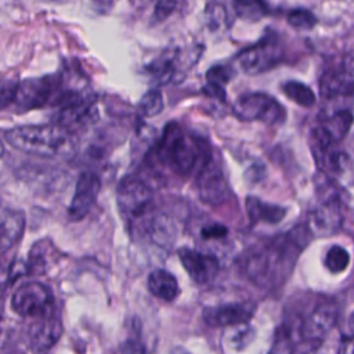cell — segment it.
I'll return each mask as SVG.
<instances>
[{"label":"cell","mask_w":354,"mask_h":354,"mask_svg":"<svg viewBox=\"0 0 354 354\" xmlns=\"http://www.w3.org/2000/svg\"><path fill=\"white\" fill-rule=\"evenodd\" d=\"M297 230L275 238L268 246L253 252L245 264L249 279L261 288L283 283L295 267L296 259L307 242L301 241Z\"/></svg>","instance_id":"cell-1"},{"label":"cell","mask_w":354,"mask_h":354,"mask_svg":"<svg viewBox=\"0 0 354 354\" xmlns=\"http://www.w3.org/2000/svg\"><path fill=\"white\" fill-rule=\"evenodd\" d=\"M7 142L15 149L41 158H66L75 152V133L59 123L26 124L7 130Z\"/></svg>","instance_id":"cell-2"},{"label":"cell","mask_w":354,"mask_h":354,"mask_svg":"<svg viewBox=\"0 0 354 354\" xmlns=\"http://www.w3.org/2000/svg\"><path fill=\"white\" fill-rule=\"evenodd\" d=\"M158 156L174 173L189 174L203 156L202 144L194 137L187 136L180 124L169 123L158 145Z\"/></svg>","instance_id":"cell-3"},{"label":"cell","mask_w":354,"mask_h":354,"mask_svg":"<svg viewBox=\"0 0 354 354\" xmlns=\"http://www.w3.org/2000/svg\"><path fill=\"white\" fill-rule=\"evenodd\" d=\"M64 90L65 87L61 76L48 75L41 77H29L17 84L11 104L18 112H26L46 105L57 106Z\"/></svg>","instance_id":"cell-4"},{"label":"cell","mask_w":354,"mask_h":354,"mask_svg":"<svg viewBox=\"0 0 354 354\" xmlns=\"http://www.w3.org/2000/svg\"><path fill=\"white\" fill-rule=\"evenodd\" d=\"M116 201L123 218L130 225H136L149 213L152 192L141 178L127 176L118 185Z\"/></svg>","instance_id":"cell-5"},{"label":"cell","mask_w":354,"mask_h":354,"mask_svg":"<svg viewBox=\"0 0 354 354\" xmlns=\"http://www.w3.org/2000/svg\"><path fill=\"white\" fill-rule=\"evenodd\" d=\"M11 308L24 318L36 319L54 313L55 300L48 286L32 281L15 289L11 297Z\"/></svg>","instance_id":"cell-6"},{"label":"cell","mask_w":354,"mask_h":354,"mask_svg":"<svg viewBox=\"0 0 354 354\" xmlns=\"http://www.w3.org/2000/svg\"><path fill=\"white\" fill-rule=\"evenodd\" d=\"M234 115L245 122H263L266 124H282L286 119L285 108L271 95L264 93H248L241 95L234 106Z\"/></svg>","instance_id":"cell-7"},{"label":"cell","mask_w":354,"mask_h":354,"mask_svg":"<svg viewBox=\"0 0 354 354\" xmlns=\"http://www.w3.org/2000/svg\"><path fill=\"white\" fill-rule=\"evenodd\" d=\"M199 58V53H195V47L192 51L184 53L183 50H169L162 54L159 58L153 59L149 65H147V72L151 80L155 84H167L177 79H184V73L189 69L196 59Z\"/></svg>","instance_id":"cell-8"},{"label":"cell","mask_w":354,"mask_h":354,"mask_svg":"<svg viewBox=\"0 0 354 354\" xmlns=\"http://www.w3.org/2000/svg\"><path fill=\"white\" fill-rule=\"evenodd\" d=\"M282 58V48L274 36H267L257 44L236 54L235 59L242 72L259 75L274 68Z\"/></svg>","instance_id":"cell-9"},{"label":"cell","mask_w":354,"mask_h":354,"mask_svg":"<svg viewBox=\"0 0 354 354\" xmlns=\"http://www.w3.org/2000/svg\"><path fill=\"white\" fill-rule=\"evenodd\" d=\"M198 192L202 201L216 206L225 202L228 196V185L218 163L209 155L201 166L196 178Z\"/></svg>","instance_id":"cell-10"},{"label":"cell","mask_w":354,"mask_h":354,"mask_svg":"<svg viewBox=\"0 0 354 354\" xmlns=\"http://www.w3.org/2000/svg\"><path fill=\"white\" fill-rule=\"evenodd\" d=\"M101 189V178L93 170H84L79 174L75 192L68 207V217L72 221L83 220L94 206Z\"/></svg>","instance_id":"cell-11"},{"label":"cell","mask_w":354,"mask_h":354,"mask_svg":"<svg viewBox=\"0 0 354 354\" xmlns=\"http://www.w3.org/2000/svg\"><path fill=\"white\" fill-rule=\"evenodd\" d=\"M342 223L343 213L339 201L336 198H328L310 210L307 228L315 236H326L336 232Z\"/></svg>","instance_id":"cell-12"},{"label":"cell","mask_w":354,"mask_h":354,"mask_svg":"<svg viewBox=\"0 0 354 354\" xmlns=\"http://www.w3.org/2000/svg\"><path fill=\"white\" fill-rule=\"evenodd\" d=\"M177 254L187 274L196 283H207L218 272V260L209 253H203L196 249L181 248L178 249Z\"/></svg>","instance_id":"cell-13"},{"label":"cell","mask_w":354,"mask_h":354,"mask_svg":"<svg viewBox=\"0 0 354 354\" xmlns=\"http://www.w3.org/2000/svg\"><path fill=\"white\" fill-rule=\"evenodd\" d=\"M310 148L314 160L322 171H339L342 169V152L337 151V142L332 140L319 126L310 134Z\"/></svg>","instance_id":"cell-14"},{"label":"cell","mask_w":354,"mask_h":354,"mask_svg":"<svg viewBox=\"0 0 354 354\" xmlns=\"http://www.w3.org/2000/svg\"><path fill=\"white\" fill-rule=\"evenodd\" d=\"M254 313L253 303H228L203 310V321L210 326H234L248 324Z\"/></svg>","instance_id":"cell-15"},{"label":"cell","mask_w":354,"mask_h":354,"mask_svg":"<svg viewBox=\"0 0 354 354\" xmlns=\"http://www.w3.org/2000/svg\"><path fill=\"white\" fill-rule=\"evenodd\" d=\"M339 317L337 304L325 301L318 304L301 325V336L307 340H321L329 335Z\"/></svg>","instance_id":"cell-16"},{"label":"cell","mask_w":354,"mask_h":354,"mask_svg":"<svg viewBox=\"0 0 354 354\" xmlns=\"http://www.w3.org/2000/svg\"><path fill=\"white\" fill-rule=\"evenodd\" d=\"M62 333L61 318L57 311L41 318L30 319L29 337L35 347L47 350L53 347Z\"/></svg>","instance_id":"cell-17"},{"label":"cell","mask_w":354,"mask_h":354,"mask_svg":"<svg viewBox=\"0 0 354 354\" xmlns=\"http://www.w3.org/2000/svg\"><path fill=\"white\" fill-rule=\"evenodd\" d=\"M354 93V79L344 69H332L321 79V94L325 98L348 97Z\"/></svg>","instance_id":"cell-18"},{"label":"cell","mask_w":354,"mask_h":354,"mask_svg":"<svg viewBox=\"0 0 354 354\" xmlns=\"http://www.w3.org/2000/svg\"><path fill=\"white\" fill-rule=\"evenodd\" d=\"M57 261V249L48 239L37 241L29 253L26 263V274H44Z\"/></svg>","instance_id":"cell-19"},{"label":"cell","mask_w":354,"mask_h":354,"mask_svg":"<svg viewBox=\"0 0 354 354\" xmlns=\"http://www.w3.org/2000/svg\"><path fill=\"white\" fill-rule=\"evenodd\" d=\"M246 212L252 224H256V223L275 224V223H279L286 213L283 207L267 203L256 196L246 198Z\"/></svg>","instance_id":"cell-20"},{"label":"cell","mask_w":354,"mask_h":354,"mask_svg":"<svg viewBox=\"0 0 354 354\" xmlns=\"http://www.w3.org/2000/svg\"><path fill=\"white\" fill-rule=\"evenodd\" d=\"M148 289L155 297L165 301L174 300L180 293L176 277L166 270H155L149 274Z\"/></svg>","instance_id":"cell-21"},{"label":"cell","mask_w":354,"mask_h":354,"mask_svg":"<svg viewBox=\"0 0 354 354\" xmlns=\"http://www.w3.org/2000/svg\"><path fill=\"white\" fill-rule=\"evenodd\" d=\"M353 115L347 109L336 111L328 116H325L319 124V127L336 142L342 141L348 133L353 124Z\"/></svg>","instance_id":"cell-22"},{"label":"cell","mask_w":354,"mask_h":354,"mask_svg":"<svg viewBox=\"0 0 354 354\" xmlns=\"http://www.w3.org/2000/svg\"><path fill=\"white\" fill-rule=\"evenodd\" d=\"M234 11L243 21L257 22L270 12V8L266 0H234Z\"/></svg>","instance_id":"cell-23"},{"label":"cell","mask_w":354,"mask_h":354,"mask_svg":"<svg viewBox=\"0 0 354 354\" xmlns=\"http://www.w3.org/2000/svg\"><path fill=\"white\" fill-rule=\"evenodd\" d=\"M282 91L285 93V95L295 101L296 104L301 105V106H313L315 104V94L314 91L304 83H300V82H295V80H290V82H286L283 86H282Z\"/></svg>","instance_id":"cell-24"},{"label":"cell","mask_w":354,"mask_h":354,"mask_svg":"<svg viewBox=\"0 0 354 354\" xmlns=\"http://www.w3.org/2000/svg\"><path fill=\"white\" fill-rule=\"evenodd\" d=\"M254 337V330L248 324L228 326L224 333V342L232 350L245 348Z\"/></svg>","instance_id":"cell-25"},{"label":"cell","mask_w":354,"mask_h":354,"mask_svg":"<svg viewBox=\"0 0 354 354\" xmlns=\"http://www.w3.org/2000/svg\"><path fill=\"white\" fill-rule=\"evenodd\" d=\"M205 14H206V22H207V26L210 30L218 32V30L227 28L228 15H227V11L223 4L217 3V1H209L206 4Z\"/></svg>","instance_id":"cell-26"},{"label":"cell","mask_w":354,"mask_h":354,"mask_svg":"<svg viewBox=\"0 0 354 354\" xmlns=\"http://www.w3.org/2000/svg\"><path fill=\"white\" fill-rule=\"evenodd\" d=\"M293 336L286 325H281L274 336V342L268 354H293Z\"/></svg>","instance_id":"cell-27"},{"label":"cell","mask_w":354,"mask_h":354,"mask_svg":"<svg viewBox=\"0 0 354 354\" xmlns=\"http://www.w3.org/2000/svg\"><path fill=\"white\" fill-rule=\"evenodd\" d=\"M350 263L348 252L342 246H332L325 256V266L330 272H342Z\"/></svg>","instance_id":"cell-28"},{"label":"cell","mask_w":354,"mask_h":354,"mask_svg":"<svg viewBox=\"0 0 354 354\" xmlns=\"http://www.w3.org/2000/svg\"><path fill=\"white\" fill-rule=\"evenodd\" d=\"M138 108H140V112L147 118L156 116L158 113H160L163 109V98L160 91L159 90L147 91L142 95Z\"/></svg>","instance_id":"cell-29"},{"label":"cell","mask_w":354,"mask_h":354,"mask_svg":"<svg viewBox=\"0 0 354 354\" xmlns=\"http://www.w3.org/2000/svg\"><path fill=\"white\" fill-rule=\"evenodd\" d=\"M288 24L296 29H301V30H308L313 29L317 24V18L315 15L308 11V10H293L288 14Z\"/></svg>","instance_id":"cell-30"},{"label":"cell","mask_w":354,"mask_h":354,"mask_svg":"<svg viewBox=\"0 0 354 354\" xmlns=\"http://www.w3.org/2000/svg\"><path fill=\"white\" fill-rule=\"evenodd\" d=\"M231 76H232L231 68L224 66V65H214L206 73L207 83H213V84H217L221 87H224V84H227L230 82Z\"/></svg>","instance_id":"cell-31"},{"label":"cell","mask_w":354,"mask_h":354,"mask_svg":"<svg viewBox=\"0 0 354 354\" xmlns=\"http://www.w3.org/2000/svg\"><path fill=\"white\" fill-rule=\"evenodd\" d=\"M152 1L155 4L153 17L158 21H163L165 18L171 15L181 3V0H152Z\"/></svg>","instance_id":"cell-32"},{"label":"cell","mask_w":354,"mask_h":354,"mask_svg":"<svg viewBox=\"0 0 354 354\" xmlns=\"http://www.w3.org/2000/svg\"><path fill=\"white\" fill-rule=\"evenodd\" d=\"M17 84L18 83L11 80H0V109L8 106L12 102Z\"/></svg>","instance_id":"cell-33"},{"label":"cell","mask_w":354,"mask_h":354,"mask_svg":"<svg viewBox=\"0 0 354 354\" xmlns=\"http://www.w3.org/2000/svg\"><path fill=\"white\" fill-rule=\"evenodd\" d=\"M228 232L227 227L223 224H212V225H206L202 228L201 234L203 236V239H216V238H223L225 236Z\"/></svg>","instance_id":"cell-34"},{"label":"cell","mask_w":354,"mask_h":354,"mask_svg":"<svg viewBox=\"0 0 354 354\" xmlns=\"http://www.w3.org/2000/svg\"><path fill=\"white\" fill-rule=\"evenodd\" d=\"M90 6L98 14H108L112 10L113 0H90Z\"/></svg>","instance_id":"cell-35"},{"label":"cell","mask_w":354,"mask_h":354,"mask_svg":"<svg viewBox=\"0 0 354 354\" xmlns=\"http://www.w3.org/2000/svg\"><path fill=\"white\" fill-rule=\"evenodd\" d=\"M340 354H354V335H350L342 340Z\"/></svg>","instance_id":"cell-36"},{"label":"cell","mask_w":354,"mask_h":354,"mask_svg":"<svg viewBox=\"0 0 354 354\" xmlns=\"http://www.w3.org/2000/svg\"><path fill=\"white\" fill-rule=\"evenodd\" d=\"M304 354H326V351H324L322 348L317 347V348H311V350H308V351H307V353H304Z\"/></svg>","instance_id":"cell-37"},{"label":"cell","mask_w":354,"mask_h":354,"mask_svg":"<svg viewBox=\"0 0 354 354\" xmlns=\"http://www.w3.org/2000/svg\"><path fill=\"white\" fill-rule=\"evenodd\" d=\"M170 354H191L189 351H187L185 348H181V347H176Z\"/></svg>","instance_id":"cell-38"},{"label":"cell","mask_w":354,"mask_h":354,"mask_svg":"<svg viewBox=\"0 0 354 354\" xmlns=\"http://www.w3.org/2000/svg\"><path fill=\"white\" fill-rule=\"evenodd\" d=\"M4 152H6V148H4V144H3V141L0 140V158L4 155Z\"/></svg>","instance_id":"cell-39"}]
</instances>
